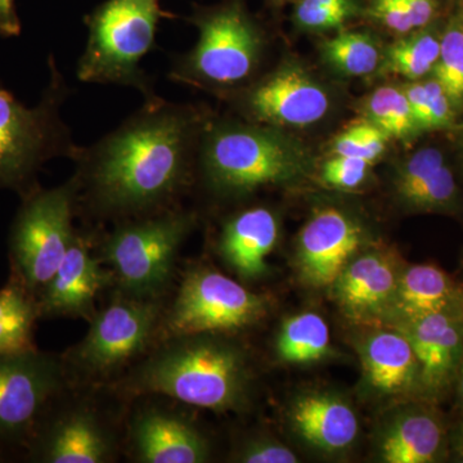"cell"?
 <instances>
[{"label":"cell","instance_id":"2e32d148","mask_svg":"<svg viewBox=\"0 0 463 463\" xmlns=\"http://www.w3.org/2000/svg\"><path fill=\"white\" fill-rule=\"evenodd\" d=\"M458 309L444 310L402 323L419 362V385L426 392L446 389L463 353V322Z\"/></svg>","mask_w":463,"mask_h":463},{"label":"cell","instance_id":"4316f807","mask_svg":"<svg viewBox=\"0 0 463 463\" xmlns=\"http://www.w3.org/2000/svg\"><path fill=\"white\" fill-rule=\"evenodd\" d=\"M368 120L386 136L399 141L413 138L420 128L403 90L395 87L379 88L364 103Z\"/></svg>","mask_w":463,"mask_h":463},{"label":"cell","instance_id":"d590c367","mask_svg":"<svg viewBox=\"0 0 463 463\" xmlns=\"http://www.w3.org/2000/svg\"><path fill=\"white\" fill-rule=\"evenodd\" d=\"M428 88V105L421 121V129H439L449 127L452 123V100L438 80L425 81Z\"/></svg>","mask_w":463,"mask_h":463},{"label":"cell","instance_id":"f35d334b","mask_svg":"<svg viewBox=\"0 0 463 463\" xmlns=\"http://www.w3.org/2000/svg\"><path fill=\"white\" fill-rule=\"evenodd\" d=\"M414 30H421L430 23L434 17L435 5L432 0H404Z\"/></svg>","mask_w":463,"mask_h":463},{"label":"cell","instance_id":"836d02e7","mask_svg":"<svg viewBox=\"0 0 463 463\" xmlns=\"http://www.w3.org/2000/svg\"><path fill=\"white\" fill-rule=\"evenodd\" d=\"M373 165L364 158L334 155L322 167V179L337 190H355L364 184Z\"/></svg>","mask_w":463,"mask_h":463},{"label":"cell","instance_id":"8992f818","mask_svg":"<svg viewBox=\"0 0 463 463\" xmlns=\"http://www.w3.org/2000/svg\"><path fill=\"white\" fill-rule=\"evenodd\" d=\"M160 0H106L87 17L88 41L76 75L83 83L115 84L157 96L142 69L156 41Z\"/></svg>","mask_w":463,"mask_h":463},{"label":"cell","instance_id":"ab89813d","mask_svg":"<svg viewBox=\"0 0 463 463\" xmlns=\"http://www.w3.org/2000/svg\"><path fill=\"white\" fill-rule=\"evenodd\" d=\"M459 365H461V383H459V386H461V392L463 394V353H462L461 364H459Z\"/></svg>","mask_w":463,"mask_h":463},{"label":"cell","instance_id":"74e56055","mask_svg":"<svg viewBox=\"0 0 463 463\" xmlns=\"http://www.w3.org/2000/svg\"><path fill=\"white\" fill-rule=\"evenodd\" d=\"M20 33L21 23L14 0H0V35L12 38L20 35Z\"/></svg>","mask_w":463,"mask_h":463},{"label":"cell","instance_id":"3957f363","mask_svg":"<svg viewBox=\"0 0 463 463\" xmlns=\"http://www.w3.org/2000/svg\"><path fill=\"white\" fill-rule=\"evenodd\" d=\"M196 167L214 194L239 197L298 181L309 167V156L279 128L207 118Z\"/></svg>","mask_w":463,"mask_h":463},{"label":"cell","instance_id":"484cf974","mask_svg":"<svg viewBox=\"0 0 463 463\" xmlns=\"http://www.w3.org/2000/svg\"><path fill=\"white\" fill-rule=\"evenodd\" d=\"M322 54L328 65L347 76L373 74L381 61L379 43L361 32L340 33L328 39L323 43Z\"/></svg>","mask_w":463,"mask_h":463},{"label":"cell","instance_id":"e0dca14e","mask_svg":"<svg viewBox=\"0 0 463 463\" xmlns=\"http://www.w3.org/2000/svg\"><path fill=\"white\" fill-rule=\"evenodd\" d=\"M108 283L99 258L90 254L88 241L76 233L56 274L38 297L41 317H91L97 295Z\"/></svg>","mask_w":463,"mask_h":463},{"label":"cell","instance_id":"30bf717a","mask_svg":"<svg viewBox=\"0 0 463 463\" xmlns=\"http://www.w3.org/2000/svg\"><path fill=\"white\" fill-rule=\"evenodd\" d=\"M160 317L157 298H120L93 316L87 336L63 364L83 376H109L147 349Z\"/></svg>","mask_w":463,"mask_h":463},{"label":"cell","instance_id":"ba28073f","mask_svg":"<svg viewBox=\"0 0 463 463\" xmlns=\"http://www.w3.org/2000/svg\"><path fill=\"white\" fill-rule=\"evenodd\" d=\"M21 197L9 231V260L12 274L38 298L74 241L75 183L48 190L36 185Z\"/></svg>","mask_w":463,"mask_h":463},{"label":"cell","instance_id":"cb8c5ba5","mask_svg":"<svg viewBox=\"0 0 463 463\" xmlns=\"http://www.w3.org/2000/svg\"><path fill=\"white\" fill-rule=\"evenodd\" d=\"M39 317L38 298L11 274L0 289V355L35 349L33 326Z\"/></svg>","mask_w":463,"mask_h":463},{"label":"cell","instance_id":"52a82bcc","mask_svg":"<svg viewBox=\"0 0 463 463\" xmlns=\"http://www.w3.org/2000/svg\"><path fill=\"white\" fill-rule=\"evenodd\" d=\"M194 223V213L175 206L125 219L103 240L99 260L111 265L125 297L157 298Z\"/></svg>","mask_w":463,"mask_h":463},{"label":"cell","instance_id":"277c9868","mask_svg":"<svg viewBox=\"0 0 463 463\" xmlns=\"http://www.w3.org/2000/svg\"><path fill=\"white\" fill-rule=\"evenodd\" d=\"M188 21L199 39L190 52L173 58L167 78L201 90L248 88L263 60L265 35L245 3L227 0L197 9Z\"/></svg>","mask_w":463,"mask_h":463},{"label":"cell","instance_id":"60d3db41","mask_svg":"<svg viewBox=\"0 0 463 463\" xmlns=\"http://www.w3.org/2000/svg\"><path fill=\"white\" fill-rule=\"evenodd\" d=\"M277 2H279V0H277Z\"/></svg>","mask_w":463,"mask_h":463},{"label":"cell","instance_id":"ffe728a7","mask_svg":"<svg viewBox=\"0 0 463 463\" xmlns=\"http://www.w3.org/2000/svg\"><path fill=\"white\" fill-rule=\"evenodd\" d=\"M279 237V222L272 210L250 207L225 222L219 251L242 279H258L267 272V259Z\"/></svg>","mask_w":463,"mask_h":463},{"label":"cell","instance_id":"d4e9b609","mask_svg":"<svg viewBox=\"0 0 463 463\" xmlns=\"http://www.w3.org/2000/svg\"><path fill=\"white\" fill-rule=\"evenodd\" d=\"M331 334L321 316L304 312L283 322L276 352L286 364H307L321 361L330 353Z\"/></svg>","mask_w":463,"mask_h":463},{"label":"cell","instance_id":"603a6c76","mask_svg":"<svg viewBox=\"0 0 463 463\" xmlns=\"http://www.w3.org/2000/svg\"><path fill=\"white\" fill-rule=\"evenodd\" d=\"M443 438L437 417L425 411H411L398 416L383 432L381 458L388 463L434 462Z\"/></svg>","mask_w":463,"mask_h":463},{"label":"cell","instance_id":"f546056e","mask_svg":"<svg viewBox=\"0 0 463 463\" xmlns=\"http://www.w3.org/2000/svg\"><path fill=\"white\" fill-rule=\"evenodd\" d=\"M361 14L355 0H298L294 21L307 32L340 29L350 18Z\"/></svg>","mask_w":463,"mask_h":463},{"label":"cell","instance_id":"d6a6232c","mask_svg":"<svg viewBox=\"0 0 463 463\" xmlns=\"http://www.w3.org/2000/svg\"><path fill=\"white\" fill-rule=\"evenodd\" d=\"M458 194L455 175L446 165L428 184L420 188L404 203L413 209L440 210L453 205Z\"/></svg>","mask_w":463,"mask_h":463},{"label":"cell","instance_id":"7c38bea8","mask_svg":"<svg viewBox=\"0 0 463 463\" xmlns=\"http://www.w3.org/2000/svg\"><path fill=\"white\" fill-rule=\"evenodd\" d=\"M241 109L254 123L304 128L318 123L331 108L327 90L298 66H282L246 88Z\"/></svg>","mask_w":463,"mask_h":463},{"label":"cell","instance_id":"5bb4252c","mask_svg":"<svg viewBox=\"0 0 463 463\" xmlns=\"http://www.w3.org/2000/svg\"><path fill=\"white\" fill-rule=\"evenodd\" d=\"M364 242V230L336 207L318 210L301 228L298 265L304 281L313 288L334 285Z\"/></svg>","mask_w":463,"mask_h":463},{"label":"cell","instance_id":"7a4b0ae2","mask_svg":"<svg viewBox=\"0 0 463 463\" xmlns=\"http://www.w3.org/2000/svg\"><path fill=\"white\" fill-rule=\"evenodd\" d=\"M214 335L169 337L120 386L130 394L165 395L214 412L241 410L251 379L248 358L236 344Z\"/></svg>","mask_w":463,"mask_h":463},{"label":"cell","instance_id":"4fadbf2b","mask_svg":"<svg viewBox=\"0 0 463 463\" xmlns=\"http://www.w3.org/2000/svg\"><path fill=\"white\" fill-rule=\"evenodd\" d=\"M26 444L33 461L45 463H105L116 449L108 426L83 404L45 411Z\"/></svg>","mask_w":463,"mask_h":463},{"label":"cell","instance_id":"6da1fadb","mask_svg":"<svg viewBox=\"0 0 463 463\" xmlns=\"http://www.w3.org/2000/svg\"><path fill=\"white\" fill-rule=\"evenodd\" d=\"M207 118L154 96L74 156L76 203L100 218L132 219L175 206L196 167Z\"/></svg>","mask_w":463,"mask_h":463},{"label":"cell","instance_id":"83f0119b","mask_svg":"<svg viewBox=\"0 0 463 463\" xmlns=\"http://www.w3.org/2000/svg\"><path fill=\"white\" fill-rule=\"evenodd\" d=\"M440 54L437 33L422 30L395 43L386 53L385 66L392 74L417 80L432 72Z\"/></svg>","mask_w":463,"mask_h":463},{"label":"cell","instance_id":"7402d4cb","mask_svg":"<svg viewBox=\"0 0 463 463\" xmlns=\"http://www.w3.org/2000/svg\"><path fill=\"white\" fill-rule=\"evenodd\" d=\"M458 309V292L435 265H412L401 273L389 315L404 323L420 317Z\"/></svg>","mask_w":463,"mask_h":463},{"label":"cell","instance_id":"8fae6325","mask_svg":"<svg viewBox=\"0 0 463 463\" xmlns=\"http://www.w3.org/2000/svg\"><path fill=\"white\" fill-rule=\"evenodd\" d=\"M66 368L38 349L0 355V441L27 443L65 385Z\"/></svg>","mask_w":463,"mask_h":463},{"label":"cell","instance_id":"9a60e30c","mask_svg":"<svg viewBox=\"0 0 463 463\" xmlns=\"http://www.w3.org/2000/svg\"><path fill=\"white\" fill-rule=\"evenodd\" d=\"M401 273L397 260L386 252L359 255L332 285L335 298L350 318L376 321L389 315Z\"/></svg>","mask_w":463,"mask_h":463},{"label":"cell","instance_id":"f1b7e54d","mask_svg":"<svg viewBox=\"0 0 463 463\" xmlns=\"http://www.w3.org/2000/svg\"><path fill=\"white\" fill-rule=\"evenodd\" d=\"M434 79L446 90L452 103L463 100V7L448 21L440 38V54L434 70Z\"/></svg>","mask_w":463,"mask_h":463},{"label":"cell","instance_id":"ac0fdd59","mask_svg":"<svg viewBox=\"0 0 463 463\" xmlns=\"http://www.w3.org/2000/svg\"><path fill=\"white\" fill-rule=\"evenodd\" d=\"M134 455L145 463H203L209 459L205 437L178 414L147 410L130 428Z\"/></svg>","mask_w":463,"mask_h":463},{"label":"cell","instance_id":"9c48e42d","mask_svg":"<svg viewBox=\"0 0 463 463\" xmlns=\"http://www.w3.org/2000/svg\"><path fill=\"white\" fill-rule=\"evenodd\" d=\"M269 300L216 270L199 268L185 274L165 318L169 337L239 331L257 325Z\"/></svg>","mask_w":463,"mask_h":463},{"label":"cell","instance_id":"d6986e66","mask_svg":"<svg viewBox=\"0 0 463 463\" xmlns=\"http://www.w3.org/2000/svg\"><path fill=\"white\" fill-rule=\"evenodd\" d=\"M289 421L301 439L326 453L349 449L359 432L352 405L330 392H310L295 399Z\"/></svg>","mask_w":463,"mask_h":463},{"label":"cell","instance_id":"4dcf8cb0","mask_svg":"<svg viewBox=\"0 0 463 463\" xmlns=\"http://www.w3.org/2000/svg\"><path fill=\"white\" fill-rule=\"evenodd\" d=\"M388 139L389 137L368 118L359 120L335 138L332 152L341 156L364 158L373 164L386 151Z\"/></svg>","mask_w":463,"mask_h":463},{"label":"cell","instance_id":"8d00e7d4","mask_svg":"<svg viewBox=\"0 0 463 463\" xmlns=\"http://www.w3.org/2000/svg\"><path fill=\"white\" fill-rule=\"evenodd\" d=\"M373 14L392 32L398 33L416 32L404 0H377Z\"/></svg>","mask_w":463,"mask_h":463},{"label":"cell","instance_id":"e575fe53","mask_svg":"<svg viewBox=\"0 0 463 463\" xmlns=\"http://www.w3.org/2000/svg\"><path fill=\"white\" fill-rule=\"evenodd\" d=\"M236 461L243 463H297L298 457L285 444L269 438H257L246 441L236 455Z\"/></svg>","mask_w":463,"mask_h":463},{"label":"cell","instance_id":"1f68e13d","mask_svg":"<svg viewBox=\"0 0 463 463\" xmlns=\"http://www.w3.org/2000/svg\"><path fill=\"white\" fill-rule=\"evenodd\" d=\"M446 165L443 154L439 149L423 148L417 151L405 161L395 176V191L399 199L405 203Z\"/></svg>","mask_w":463,"mask_h":463},{"label":"cell","instance_id":"44dd1931","mask_svg":"<svg viewBox=\"0 0 463 463\" xmlns=\"http://www.w3.org/2000/svg\"><path fill=\"white\" fill-rule=\"evenodd\" d=\"M365 379L381 394H402L419 385V362L403 332H371L362 344Z\"/></svg>","mask_w":463,"mask_h":463},{"label":"cell","instance_id":"5b68a950","mask_svg":"<svg viewBox=\"0 0 463 463\" xmlns=\"http://www.w3.org/2000/svg\"><path fill=\"white\" fill-rule=\"evenodd\" d=\"M48 67L50 81L33 108L0 83V190L21 196L38 185L36 176L48 161L72 158L78 148L61 115L70 88L53 56Z\"/></svg>","mask_w":463,"mask_h":463}]
</instances>
